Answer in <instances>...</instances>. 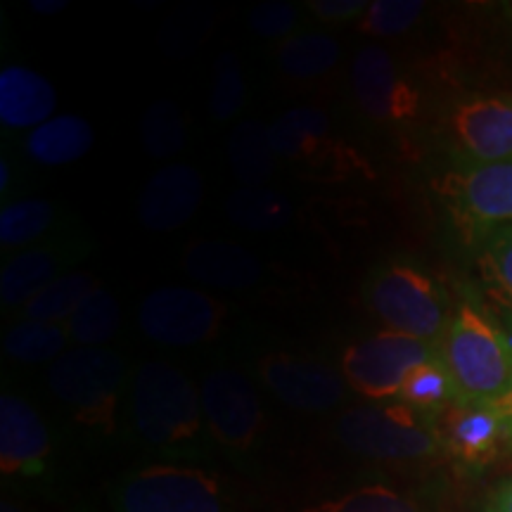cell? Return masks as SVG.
Here are the masks:
<instances>
[{"label":"cell","mask_w":512,"mask_h":512,"mask_svg":"<svg viewBox=\"0 0 512 512\" xmlns=\"http://www.w3.org/2000/svg\"><path fill=\"white\" fill-rule=\"evenodd\" d=\"M128 420L138 444L162 463L200 465L214 451L200 392L166 361H143L133 370Z\"/></svg>","instance_id":"6da1fadb"},{"label":"cell","mask_w":512,"mask_h":512,"mask_svg":"<svg viewBox=\"0 0 512 512\" xmlns=\"http://www.w3.org/2000/svg\"><path fill=\"white\" fill-rule=\"evenodd\" d=\"M131 377L126 358L117 351L76 347L50 363L46 384L74 427L98 441H112L121 432Z\"/></svg>","instance_id":"7a4b0ae2"},{"label":"cell","mask_w":512,"mask_h":512,"mask_svg":"<svg viewBox=\"0 0 512 512\" xmlns=\"http://www.w3.org/2000/svg\"><path fill=\"white\" fill-rule=\"evenodd\" d=\"M456 403H496L512 389V342L482 306L463 299L439 342Z\"/></svg>","instance_id":"3957f363"},{"label":"cell","mask_w":512,"mask_h":512,"mask_svg":"<svg viewBox=\"0 0 512 512\" xmlns=\"http://www.w3.org/2000/svg\"><path fill=\"white\" fill-rule=\"evenodd\" d=\"M368 309L384 330L439 344L453 309L437 280L408 259H389L375 266L363 285Z\"/></svg>","instance_id":"277c9868"},{"label":"cell","mask_w":512,"mask_h":512,"mask_svg":"<svg viewBox=\"0 0 512 512\" xmlns=\"http://www.w3.org/2000/svg\"><path fill=\"white\" fill-rule=\"evenodd\" d=\"M337 439L356 456L382 463H422L444 453L434 418L401 401L351 408L337 420Z\"/></svg>","instance_id":"5b68a950"},{"label":"cell","mask_w":512,"mask_h":512,"mask_svg":"<svg viewBox=\"0 0 512 512\" xmlns=\"http://www.w3.org/2000/svg\"><path fill=\"white\" fill-rule=\"evenodd\" d=\"M114 512H230L223 482L200 465L155 463L112 484Z\"/></svg>","instance_id":"8992f818"},{"label":"cell","mask_w":512,"mask_h":512,"mask_svg":"<svg viewBox=\"0 0 512 512\" xmlns=\"http://www.w3.org/2000/svg\"><path fill=\"white\" fill-rule=\"evenodd\" d=\"M202 408L214 448L233 463H249L266 434V413L252 380L233 368L202 377Z\"/></svg>","instance_id":"52a82bcc"},{"label":"cell","mask_w":512,"mask_h":512,"mask_svg":"<svg viewBox=\"0 0 512 512\" xmlns=\"http://www.w3.org/2000/svg\"><path fill=\"white\" fill-rule=\"evenodd\" d=\"M228 304L197 287L166 285L152 290L138 306V328L162 347H202L221 337Z\"/></svg>","instance_id":"ba28073f"},{"label":"cell","mask_w":512,"mask_h":512,"mask_svg":"<svg viewBox=\"0 0 512 512\" xmlns=\"http://www.w3.org/2000/svg\"><path fill=\"white\" fill-rule=\"evenodd\" d=\"M437 354L439 344L382 330L349 344L339 361V373L351 392L373 403L396 401L408 373Z\"/></svg>","instance_id":"9c48e42d"},{"label":"cell","mask_w":512,"mask_h":512,"mask_svg":"<svg viewBox=\"0 0 512 512\" xmlns=\"http://www.w3.org/2000/svg\"><path fill=\"white\" fill-rule=\"evenodd\" d=\"M441 195L467 240L482 242L512 226V159L456 166L441 178Z\"/></svg>","instance_id":"30bf717a"},{"label":"cell","mask_w":512,"mask_h":512,"mask_svg":"<svg viewBox=\"0 0 512 512\" xmlns=\"http://www.w3.org/2000/svg\"><path fill=\"white\" fill-rule=\"evenodd\" d=\"M0 472L15 486H48L57 472L53 427L27 396L0 394Z\"/></svg>","instance_id":"8fae6325"},{"label":"cell","mask_w":512,"mask_h":512,"mask_svg":"<svg viewBox=\"0 0 512 512\" xmlns=\"http://www.w3.org/2000/svg\"><path fill=\"white\" fill-rule=\"evenodd\" d=\"M456 166L512 159V93H475L456 102L448 117Z\"/></svg>","instance_id":"7c38bea8"},{"label":"cell","mask_w":512,"mask_h":512,"mask_svg":"<svg viewBox=\"0 0 512 512\" xmlns=\"http://www.w3.org/2000/svg\"><path fill=\"white\" fill-rule=\"evenodd\" d=\"M271 140L278 159L311 171L316 176H332L351 171L361 159L332 133L328 114L316 107H292L280 114L271 126Z\"/></svg>","instance_id":"4fadbf2b"},{"label":"cell","mask_w":512,"mask_h":512,"mask_svg":"<svg viewBox=\"0 0 512 512\" xmlns=\"http://www.w3.org/2000/svg\"><path fill=\"white\" fill-rule=\"evenodd\" d=\"M441 451L463 472H482L512 451L494 403H451L434 415Z\"/></svg>","instance_id":"5bb4252c"},{"label":"cell","mask_w":512,"mask_h":512,"mask_svg":"<svg viewBox=\"0 0 512 512\" xmlns=\"http://www.w3.org/2000/svg\"><path fill=\"white\" fill-rule=\"evenodd\" d=\"M93 242L83 233H67L60 238L38 242L5 259L0 268V304L5 311H22L43 287L72 273L74 266L88 259Z\"/></svg>","instance_id":"9a60e30c"},{"label":"cell","mask_w":512,"mask_h":512,"mask_svg":"<svg viewBox=\"0 0 512 512\" xmlns=\"http://www.w3.org/2000/svg\"><path fill=\"white\" fill-rule=\"evenodd\" d=\"M351 86L358 107L377 124H411L422 110L420 88L384 48L368 46L356 55Z\"/></svg>","instance_id":"2e32d148"},{"label":"cell","mask_w":512,"mask_h":512,"mask_svg":"<svg viewBox=\"0 0 512 512\" xmlns=\"http://www.w3.org/2000/svg\"><path fill=\"white\" fill-rule=\"evenodd\" d=\"M261 382L280 403L299 413H328L347 399L342 373L316 358L273 351L259 361Z\"/></svg>","instance_id":"e0dca14e"},{"label":"cell","mask_w":512,"mask_h":512,"mask_svg":"<svg viewBox=\"0 0 512 512\" xmlns=\"http://www.w3.org/2000/svg\"><path fill=\"white\" fill-rule=\"evenodd\" d=\"M204 200V176L192 164H166L147 178L138 197V219L152 233H171L195 219Z\"/></svg>","instance_id":"ac0fdd59"},{"label":"cell","mask_w":512,"mask_h":512,"mask_svg":"<svg viewBox=\"0 0 512 512\" xmlns=\"http://www.w3.org/2000/svg\"><path fill=\"white\" fill-rule=\"evenodd\" d=\"M183 271L200 285L226 292L249 290L264 278V266L249 249L228 240H195L183 252Z\"/></svg>","instance_id":"d6986e66"},{"label":"cell","mask_w":512,"mask_h":512,"mask_svg":"<svg viewBox=\"0 0 512 512\" xmlns=\"http://www.w3.org/2000/svg\"><path fill=\"white\" fill-rule=\"evenodd\" d=\"M57 93L46 76L22 64H8L0 72V124L5 131L38 128L53 119Z\"/></svg>","instance_id":"ffe728a7"},{"label":"cell","mask_w":512,"mask_h":512,"mask_svg":"<svg viewBox=\"0 0 512 512\" xmlns=\"http://www.w3.org/2000/svg\"><path fill=\"white\" fill-rule=\"evenodd\" d=\"M67 233H74L69 228L67 211L50 200L24 197V200L5 202L0 209V247L3 252H10V249L22 252L38 242L60 238Z\"/></svg>","instance_id":"44dd1931"},{"label":"cell","mask_w":512,"mask_h":512,"mask_svg":"<svg viewBox=\"0 0 512 512\" xmlns=\"http://www.w3.org/2000/svg\"><path fill=\"white\" fill-rule=\"evenodd\" d=\"M95 133L93 126L76 114H60L22 140V150L31 162L43 166H64L79 162L93 150Z\"/></svg>","instance_id":"7402d4cb"},{"label":"cell","mask_w":512,"mask_h":512,"mask_svg":"<svg viewBox=\"0 0 512 512\" xmlns=\"http://www.w3.org/2000/svg\"><path fill=\"white\" fill-rule=\"evenodd\" d=\"M226 216L233 226L249 233H273L290 226L294 207L285 192L266 188V185H242L230 192Z\"/></svg>","instance_id":"603a6c76"},{"label":"cell","mask_w":512,"mask_h":512,"mask_svg":"<svg viewBox=\"0 0 512 512\" xmlns=\"http://www.w3.org/2000/svg\"><path fill=\"white\" fill-rule=\"evenodd\" d=\"M228 159L242 185H266L278 162L271 128L256 119L240 121L228 136Z\"/></svg>","instance_id":"cb8c5ba5"},{"label":"cell","mask_w":512,"mask_h":512,"mask_svg":"<svg viewBox=\"0 0 512 512\" xmlns=\"http://www.w3.org/2000/svg\"><path fill=\"white\" fill-rule=\"evenodd\" d=\"M72 342L67 323H48V320L19 318L5 330L3 351L17 363H53L64 354Z\"/></svg>","instance_id":"d4e9b609"},{"label":"cell","mask_w":512,"mask_h":512,"mask_svg":"<svg viewBox=\"0 0 512 512\" xmlns=\"http://www.w3.org/2000/svg\"><path fill=\"white\" fill-rule=\"evenodd\" d=\"M280 72L297 81H313L337 67L339 43L323 31H302L280 43L278 55Z\"/></svg>","instance_id":"484cf974"},{"label":"cell","mask_w":512,"mask_h":512,"mask_svg":"<svg viewBox=\"0 0 512 512\" xmlns=\"http://www.w3.org/2000/svg\"><path fill=\"white\" fill-rule=\"evenodd\" d=\"M98 278L91 271L64 273L48 287H43L31 302L19 311V318L48 320V323H67L86 297L98 290Z\"/></svg>","instance_id":"4316f807"},{"label":"cell","mask_w":512,"mask_h":512,"mask_svg":"<svg viewBox=\"0 0 512 512\" xmlns=\"http://www.w3.org/2000/svg\"><path fill=\"white\" fill-rule=\"evenodd\" d=\"M185 119L174 100L164 98L152 102L140 119V143L143 150L155 159H174L185 150Z\"/></svg>","instance_id":"83f0119b"},{"label":"cell","mask_w":512,"mask_h":512,"mask_svg":"<svg viewBox=\"0 0 512 512\" xmlns=\"http://www.w3.org/2000/svg\"><path fill=\"white\" fill-rule=\"evenodd\" d=\"M119 325L121 306L117 297L105 287H98L91 297H86V302L67 320L69 337L79 347H102L117 335Z\"/></svg>","instance_id":"f1b7e54d"},{"label":"cell","mask_w":512,"mask_h":512,"mask_svg":"<svg viewBox=\"0 0 512 512\" xmlns=\"http://www.w3.org/2000/svg\"><path fill=\"white\" fill-rule=\"evenodd\" d=\"M401 403L411 406L413 411H418L422 415H434L444 411L446 406L456 403V392H453V382L451 375L444 363H441L439 354L432 358V361L422 363L415 370L408 373L406 380H403V387L399 392Z\"/></svg>","instance_id":"f546056e"},{"label":"cell","mask_w":512,"mask_h":512,"mask_svg":"<svg viewBox=\"0 0 512 512\" xmlns=\"http://www.w3.org/2000/svg\"><path fill=\"white\" fill-rule=\"evenodd\" d=\"M477 271L489 297L512 316V226L479 242Z\"/></svg>","instance_id":"4dcf8cb0"},{"label":"cell","mask_w":512,"mask_h":512,"mask_svg":"<svg viewBox=\"0 0 512 512\" xmlns=\"http://www.w3.org/2000/svg\"><path fill=\"white\" fill-rule=\"evenodd\" d=\"M306 512H422V508L394 486L370 482L320 501Z\"/></svg>","instance_id":"1f68e13d"},{"label":"cell","mask_w":512,"mask_h":512,"mask_svg":"<svg viewBox=\"0 0 512 512\" xmlns=\"http://www.w3.org/2000/svg\"><path fill=\"white\" fill-rule=\"evenodd\" d=\"M245 74H242V64L238 53L226 50L216 60V72H214V88H211L209 98V112L214 121L226 124L233 121L245 107Z\"/></svg>","instance_id":"d6a6232c"},{"label":"cell","mask_w":512,"mask_h":512,"mask_svg":"<svg viewBox=\"0 0 512 512\" xmlns=\"http://www.w3.org/2000/svg\"><path fill=\"white\" fill-rule=\"evenodd\" d=\"M422 12L425 3L420 0H373L366 15L358 19V29L377 38L401 36L415 27Z\"/></svg>","instance_id":"836d02e7"},{"label":"cell","mask_w":512,"mask_h":512,"mask_svg":"<svg viewBox=\"0 0 512 512\" xmlns=\"http://www.w3.org/2000/svg\"><path fill=\"white\" fill-rule=\"evenodd\" d=\"M299 8L285 0H271V3H259L249 12V29L261 38H290L297 34Z\"/></svg>","instance_id":"e575fe53"},{"label":"cell","mask_w":512,"mask_h":512,"mask_svg":"<svg viewBox=\"0 0 512 512\" xmlns=\"http://www.w3.org/2000/svg\"><path fill=\"white\" fill-rule=\"evenodd\" d=\"M313 15L320 22L332 24V22H349V19H361L370 8L368 0H309L306 3Z\"/></svg>","instance_id":"d590c367"},{"label":"cell","mask_w":512,"mask_h":512,"mask_svg":"<svg viewBox=\"0 0 512 512\" xmlns=\"http://www.w3.org/2000/svg\"><path fill=\"white\" fill-rule=\"evenodd\" d=\"M479 512H512V479H505L486 496Z\"/></svg>","instance_id":"8d00e7d4"},{"label":"cell","mask_w":512,"mask_h":512,"mask_svg":"<svg viewBox=\"0 0 512 512\" xmlns=\"http://www.w3.org/2000/svg\"><path fill=\"white\" fill-rule=\"evenodd\" d=\"M29 8L36 12V15H57V12H64L69 8L67 0H31Z\"/></svg>","instance_id":"74e56055"},{"label":"cell","mask_w":512,"mask_h":512,"mask_svg":"<svg viewBox=\"0 0 512 512\" xmlns=\"http://www.w3.org/2000/svg\"><path fill=\"white\" fill-rule=\"evenodd\" d=\"M494 408L501 415L503 422H505V430H508V437H510V446H512V389L508 394L503 396V399H498L494 403Z\"/></svg>","instance_id":"f35d334b"},{"label":"cell","mask_w":512,"mask_h":512,"mask_svg":"<svg viewBox=\"0 0 512 512\" xmlns=\"http://www.w3.org/2000/svg\"><path fill=\"white\" fill-rule=\"evenodd\" d=\"M0 512H31L24 508V505H19L15 501H10V498H3V503H0Z\"/></svg>","instance_id":"ab89813d"}]
</instances>
